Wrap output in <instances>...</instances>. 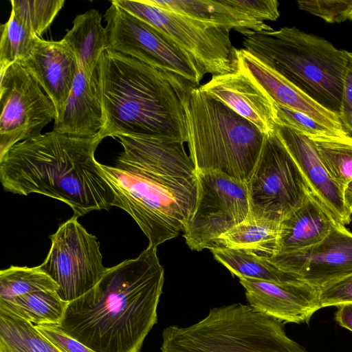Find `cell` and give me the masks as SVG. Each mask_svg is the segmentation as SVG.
<instances>
[{
	"label": "cell",
	"instance_id": "cell-1",
	"mask_svg": "<svg viewBox=\"0 0 352 352\" xmlns=\"http://www.w3.org/2000/svg\"><path fill=\"white\" fill-rule=\"evenodd\" d=\"M123 151L115 166L100 164L113 206L126 211L157 247L183 232L198 194L197 171L184 142L118 135Z\"/></svg>",
	"mask_w": 352,
	"mask_h": 352
},
{
	"label": "cell",
	"instance_id": "cell-2",
	"mask_svg": "<svg viewBox=\"0 0 352 352\" xmlns=\"http://www.w3.org/2000/svg\"><path fill=\"white\" fill-rule=\"evenodd\" d=\"M164 270L157 247L107 268L98 283L67 302L58 324L96 352H140L157 322Z\"/></svg>",
	"mask_w": 352,
	"mask_h": 352
},
{
	"label": "cell",
	"instance_id": "cell-3",
	"mask_svg": "<svg viewBox=\"0 0 352 352\" xmlns=\"http://www.w3.org/2000/svg\"><path fill=\"white\" fill-rule=\"evenodd\" d=\"M196 87L178 75L106 49L96 73L104 121L100 138L131 135L187 142L185 107Z\"/></svg>",
	"mask_w": 352,
	"mask_h": 352
},
{
	"label": "cell",
	"instance_id": "cell-4",
	"mask_svg": "<svg viewBox=\"0 0 352 352\" xmlns=\"http://www.w3.org/2000/svg\"><path fill=\"white\" fill-rule=\"evenodd\" d=\"M98 133L78 138L52 132L19 142L0 157L7 192L41 194L67 204L74 217L113 206L114 192L94 156Z\"/></svg>",
	"mask_w": 352,
	"mask_h": 352
},
{
	"label": "cell",
	"instance_id": "cell-5",
	"mask_svg": "<svg viewBox=\"0 0 352 352\" xmlns=\"http://www.w3.org/2000/svg\"><path fill=\"white\" fill-rule=\"evenodd\" d=\"M239 32L244 50L339 116L348 51L296 27Z\"/></svg>",
	"mask_w": 352,
	"mask_h": 352
},
{
	"label": "cell",
	"instance_id": "cell-6",
	"mask_svg": "<svg viewBox=\"0 0 352 352\" xmlns=\"http://www.w3.org/2000/svg\"><path fill=\"white\" fill-rule=\"evenodd\" d=\"M187 144L197 173L216 171L247 183L265 134L200 87L186 104Z\"/></svg>",
	"mask_w": 352,
	"mask_h": 352
},
{
	"label": "cell",
	"instance_id": "cell-7",
	"mask_svg": "<svg viewBox=\"0 0 352 352\" xmlns=\"http://www.w3.org/2000/svg\"><path fill=\"white\" fill-rule=\"evenodd\" d=\"M162 352H307L282 322L241 302L211 309L188 327L162 332Z\"/></svg>",
	"mask_w": 352,
	"mask_h": 352
},
{
	"label": "cell",
	"instance_id": "cell-8",
	"mask_svg": "<svg viewBox=\"0 0 352 352\" xmlns=\"http://www.w3.org/2000/svg\"><path fill=\"white\" fill-rule=\"evenodd\" d=\"M162 32L212 76L238 72L237 50L230 30L193 19L146 0L111 1Z\"/></svg>",
	"mask_w": 352,
	"mask_h": 352
},
{
	"label": "cell",
	"instance_id": "cell-9",
	"mask_svg": "<svg viewBox=\"0 0 352 352\" xmlns=\"http://www.w3.org/2000/svg\"><path fill=\"white\" fill-rule=\"evenodd\" d=\"M246 185L249 216L278 223L300 207L311 192L275 129L265 134Z\"/></svg>",
	"mask_w": 352,
	"mask_h": 352
},
{
	"label": "cell",
	"instance_id": "cell-10",
	"mask_svg": "<svg viewBox=\"0 0 352 352\" xmlns=\"http://www.w3.org/2000/svg\"><path fill=\"white\" fill-rule=\"evenodd\" d=\"M107 49L134 58L197 85L204 72L186 52L153 26L111 3L104 14Z\"/></svg>",
	"mask_w": 352,
	"mask_h": 352
},
{
	"label": "cell",
	"instance_id": "cell-11",
	"mask_svg": "<svg viewBox=\"0 0 352 352\" xmlns=\"http://www.w3.org/2000/svg\"><path fill=\"white\" fill-rule=\"evenodd\" d=\"M198 194L183 236L192 250L218 246L219 238L250 214L245 183L216 171L197 173Z\"/></svg>",
	"mask_w": 352,
	"mask_h": 352
},
{
	"label": "cell",
	"instance_id": "cell-12",
	"mask_svg": "<svg viewBox=\"0 0 352 352\" xmlns=\"http://www.w3.org/2000/svg\"><path fill=\"white\" fill-rule=\"evenodd\" d=\"M50 238L51 248L39 267L57 284L60 298L69 302L91 290L107 268L97 238L78 217L73 216L61 224Z\"/></svg>",
	"mask_w": 352,
	"mask_h": 352
},
{
	"label": "cell",
	"instance_id": "cell-13",
	"mask_svg": "<svg viewBox=\"0 0 352 352\" xmlns=\"http://www.w3.org/2000/svg\"><path fill=\"white\" fill-rule=\"evenodd\" d=\"M0 157L16 144L41 135L55 107L21 61L0 70Z\"/></svg>",
	"mask_w": 352,
	"mask_h": 352
},
{
	"label": "cell",
	"instance_id": "cell-14",
	"mask_svg": "<svg viewBox=\"0 0 352 352\" xmlns=\"http://www.w3.org/2000/svg\"><path fill=\"white\" fill-rule=\"evenodd\" d=\"M267 258L281 270L319 289L352 274V232L336 223L318 243Z\"/></svg>",
	"mask_w": 352,
	"mask_h": 352
},
{
	"label": "cell",
	"instance_id": "cell-15",
	"mask_svg": "<svg viewBox=\"0 0 352 352\" xmlns=\"http://www.w3.org/2000/svg\"><path fill=\"white\" fill-rule=\"evenodd\" d=\"M249 305L280 322L308 323L321 309L318 289L305 282L278 283L239 278Z\"/></svg>",
	"mask_w": 352,
	"mask_h": 352
},
{
	"label": "cell",
	"instance_id": "cell-16",
	"mask_svg": "<svg viewBox=\"0 0 352 352\" xmlns=\"http://www.w3.org/2000/svg\"><path fill=\"white\" fill-rule=\"evenodd\" d=\"M237 57L238 71L256 82L275 104L305 114L337 138L351 136L337 114L320 105L248 51L237 50Z\"/></svg>",
	"mask_w": 352,
	"mask_h": 352
},
{
	"label": "cell",
	"instance_id": "cell-17",
	"mask_svg": "<svg viewBox=\"0 0 352 352\" xmlns=\"http://www.w3.org/2000/svg\"><path fill=\"white\" fill-rule=\"evenodd\" d=\"M274 129L305 177L311 192L333 218L344 226L351 221L342 199V188L324 167L312 140L287 126L276 124Z\"/></svg>",
	"mask_w": 352,
	"mask_h": 352
},
{
	"label": "cell",
	"instance_id": "cell-18",
	"mask_svg": "<svg viewBox=\"0 0 352 352\" xmlns=\"http://www.w3.org/2000/svg\"><path fill=\"white\" fill-rule=\"evenodd\" d=\"M20 61L52 100L56 119L64 110L79 69L74 52L63 39L38 37L30 56Z\"/></svg>",
	"mask_w": 352,
	"mask_h": 352
},
{
	"label": "cell",
	"instance_id": "cell-19",
	"mask_svg": "<svg viewBox=\"0 0 352 352\" xmlns=\"http://www.w3.org/2000/svg\"><path fill=\"white\" fill-rule=\"evenodd\" d=\"M199 87L265 134L274 131V102L256 82L241 72L212 76Z\"/></svg>",
	"mask_w": 352,
	"mask_h": 352
},
{
	"label": "cell",
	"instance_id": "cell-20",
	"mask_svg": "<svg viewBox=\"0 0 352 352\" xmlns=\"http://www.w3.org/2000/svg\"><path fill=\"white\" fill-rule=\"evenodd\" d=\"M104 124L96 82H91L79 69L60 116L53 131L78 138L96 135Z\"/></svg>",
	"mask_w": 352,
	"mask_h": 352
},
{
	"label": "cell",
	"instance_id": "cell-21",
	"mask_svg": "<svg viewBox=\"0 0 352 352\" xmlns=\"http://www.w3.org/2000/svg\"><path fill=\"white\" fill-rule=\"evenodd\" d=\"M337 222L311 192L280 223L277 254L304 250L320 242Z\"/></svg>",
	"mask_w": 352,
	"mask_h": 352
},
{
	"label": "cell",
	"instance_id": "cell-22",
	"mask_svg": "<svg viewBox=\"0 0 352 352\" xmlns=\"http://www.w3.org/2000/svg\"><path fill=\"white\" fill-rule=\"evenodd\" d=\"M151 5L175 11L193 19L238 32L274 30L263 21L255 20L227 5L223 0H146Z\"/></svg>",
	"mask_w": 352,
	"mask_h": 352
},
{
	"label": "cell",
	"instance_id": "cell-23",
	"mask_svg": "<svg viewBox=\"0 0 352 352\" xmlns=\"http://www.w3.org/2000/svg\"><path fill=\"white\" fill-rule=\"evenodd\" d=\"M101 19L100 13L95 9L78 14L63 38L74 52L79 69L94 83L100 58L107 49L106 30Z\"/></svg>",
	"mask_w": 352,
	"mask_h": 352
},
{
	"label": "cell",
	"instance_id": "cell-24",
	"mask_svg": "<svg viewBox=\"0 0 352 352\" xmlns=\"http://www.w3.org/2000/svg\"><path fill=\"white\" fill-rule=\"evenodd\" d=\"M210 250L219 263L239 278H247L278 283L303 282L297 276L279 268L267 257L252 252L223 246H217Z\"/></svg>",
	"mask_w": 352,
	"mask_h": 352
},
{
	"label": "cell",
	"instance_id": "cell-25",
	"mask_svg": "<svg viewBox=\"0 0 352 352\" xmlns=\"http://www.w3.org/2000/svg\"><path fill=\"white\" fill-rule=\"evenodd\" d=\"M280 223L248 216L244 221L223 234L218 246L252 252L270 257L277 253Z\"/></svg>",
	"mask_w": 352,
	"mask_h": 352
},
{
	"label": "cell",
	"instance_id": "cell-26",
	"mask_svg": "<svg viewBox=\"0 0 352 352\" xmlns=\"http://www.w3.org/2000/svg\"><path fill=\"white\" fill-rule=\"evenodd\" d=\"M0 352H63L32 322L0 309Z\"/></svg>",
	"mask_w": 352,
	"mask_h": 352
},
{
	"label": "cell",
	"instance_id": "cell-27",
	"mask_svg": "<svg viewBox=\"0 0 352 352\" xmlns=\"http://www.w3.org/2000/svg\"><path fill=\"white\" fill-rule=\"evenodd\" d=\"M67 304L56 291L40 290L19 296L8 302H0V309L35 325L58 324Z\"/></svg>",
	"mask_w": 352,
	"mask_h": 352
},
{
	"label": "cell",
	"instance_id": "cell-28",
	"mask_svg": "<svg viewBox=\"0 0 352 352\" xmlns=\"http://www.w3.org/2000/svg\"><path fill=\"white\" fill-rule=\"evenodd\" d=\"M309 138L329 174L343 190L352 179V136Z\"/></svg>",
	"mask_w": 352,
	"mask_h": 352
},
{
	"label": "cell",
	"instance_id": "cell-29",
	"mask_svg": "<svg viewBox=\"0 0 352 352\" xmlns=\"http://www.w3.org/2000/svg\"><path fill=\"white\" fill-rule=\"evenodd\" d=\"M57 284L39 266H10L0 272V302L40 290L56 291Z\"/></svg>",
	"mask_w": 352,
	"mask_h": 352
},
{
	"label": "cell",
	"instance_id": "cell-30",
	"mask_svg": "<svg viewBox=\"0 0 352 352\" xmlns=\"http://www.w3.org/2000/svg\"><path fill=\"white\" fill-rule=\"evenodd\" d=\"M37 38L11 12L8 21L1 25L0 70L28 58Z\"/></svg>",
	"mask_w": 352,
	"mask_h": 352
},
{
	"label": "cell",
	"instance_id": "cell-31",
	"mask_svg": "<svg viewBox=\"0 0 352 352\" xmlns=\"http://www.w3.org/2000/svg\"><path fill=\"white\" fill-rule=\"evenodd\" d=\"M11 12L39 37L63 8L64 0H10Z\"/></svg>",
	"mask_w": 352,
	"mask_h": 352
},
{
	"label": "cell",
	"instance_id": "cell-32",
	"mask_svg": "<svg viewBox=\"0 0 352 352\" xmlns=\"http://www.w3.org/2000/svg\"><path fill=\"white\" fill-rule=\"evenodd\" d=\"M299 9L318 16L327 23L352 21V0L297 1Z\"/></svg>",
	"mask_w": 352,
	"mask_h": 352
},
{
	"label": "cell",
	"instance_id": "cell-33",
	"mask_svg": "<svg viewBox=\"0 0 352 352\" xmlns=\"http://www.w3.org/2000/svg\"><path fill=\"white\" fill-rule=\"evenodd\" d=\"M276 124L290 127L308 137L333 136L334 134L305 114L274 103Z\"/></svg>",
	"mask_w": 352,
	"mask_h": 352
},
{
	"label": "cell",
	"instance_id": "cell-34",
	"mask_svg": "<svg viewBox=\"0 0 352 352\" xmlns=\"http://www.w3.org/2000/svg\"><path fill=\"white\" fill-rule=\"evenodd\" d=\"M232 8L259 21H276L280 16L279 3L276 0H223Z\"/></svg>",
	"mask_w": 352,
	"mask_h": 352
},
{
	"label": "cell",
	"instance_id": "cell-35",
	"mask_svg": "<svg viewBox=\"0 0 352 352\" xmlns=\"http://www.w3.org/2000/svg\"><path fill=\"white\" fill-rule=\"evenodd\" d=\"M321 307L352 302V274L318 289Z\"/></svg>",
	"mask_w": 352,
	"mask_h": 352
},
{
	"label": "cell",
	"instance_id": "cell-36",
	"mask_svg": "<svg viewBox=\"0 0 352 352\" xmlns=\"http://www.w3.org/2000/svg\"><path fill=\"white\" fill-rule=\"evenodd\" d=\"M35 327L63 352H96L69 336L58 324H44Z\"/></svg>",
	"mask_w": 352,
	"mask_h": 352
},
{
	"label": "cell",
	"instance_id": "cell-37",
	"mask_svg": "<svg viewBox=\"0 0 352 352\" xmlns=\"http://www.w3.org/2000/svg\"><path fill=\"white\" fill-rule=\"evenodd\" d=\"M339 118L345 131L352 136V52L348 53Z\"/></svg>",
	"mask_w": 352,
	"mask_h": 352
},
{
	"label": "cell",
	"instance_id": "cell-38",
	"mask_svg": "<svg viewBox=\"0 0 352 352\" xmlns=\"http://www.w3.org/2000/svg\"><path fill=\"white\" fill-rule=\"evenodd\" d=\"M336 321L342 327L352 331V302L337 306Z\"/></svg>",
	"mask_w": 352,
	"mask_h": 352
},
{
	"label": "cell",
	"instance_id": "cell-39",
	"mask_svg": "<svg viewBox=\"0 0 352 352\" xmlns=\"http://www.w3.org/2000/svg\"><path fill=\"white\" fill-rule=\"evenodd\" d=\"M342 199L346 209L352 214V179L344 186L342 190Z\"/></svg>",
	"mask_w": 352,
	"mask_h": 352
}]
</instances>
